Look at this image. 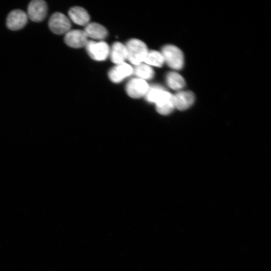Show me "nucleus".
I'll use <instances>...</instances> for the list:
<instances>
[{
	"instance_id": "18",
	"label": "nucleus",
	"mask_w": 271,
	"mask_h": 271,
	"mask_svg": "<svg viewBox=\"0 0 271 271\" xmlns=\"http://www.w3.org/2000/svg\"><path fill=\"white\" fill-rule=\"evenodd\" d=\"M165 91L166 90L160 85H153L149 87L145 96L148 102L156 103Z\"/></svg>"
},
{
	"instance_id": "11",
	"label": "nucleus",
	"mask_w": 271,
	"mask_h": 271,
	"mask_svg": "<svg viewBox=\"0 0 271 271\" xmlns=\"http://www.w3.org/2000/svg\"><path fill=\"white\" fill-rule=\"evenodd\" d=\"M155 104L157 112L162 115H168L175 108L174 96L166 90Z\"/></svg>"
},
{
	"instance_id": "3",
	"label": "nucleus",
	"mask_w": 271,
	"mask_h": 271,
	"mask_svg": "<svg viewBox=\"0 0 271 271\" xmlns=\"http://www.w3.org/2000/svg\"><path fill=\"white\" fill-rule=\"evenodd\" d=\"M48 25L50 30L57 35L67 33L71 27L68 18L60 12L55 13L51 16Z\"/></svg>"
},
{
	"instance_id": "16",
	"label": "nucleus",
	"mask_w": 271,
	"mask_h": 271,
	"mask_svg": "<svg viewBox=\"0 0 271 271\" xmlns=\"http://www.w3.org/2000/svg\"><path fill=\"white\" fill-rule=\"evenodd\" d=\"M144 62L149 66L161 67L164 63V59L161 53L152 50L148 51Z\"/></svg>"
},
{
	"instance_id": "9",
	"label": "nucleus",
	"mask_w": 271,
	"mask_h": 271,
	"mask_svg": "<svg viewBox=\"0 0 271 271\" xmlns=\"http://www.w3.org/2000/svg\"><path fill=\"white\" fill-rule=\"evenodd\" d=\"M133 72L132 67L125 62L116 65L110 70L108 77L114 83H119Z\"/></svg>"
},
{
	"instance_id": "1",
	"label": "nucleus",
	"mask_w": 271,
	"mask_h": 271,
	"mask_svg": "<svg viewBox=\"0 0 271 271\" xmlns=\"http://www.w3.org/2000/svg\"><path fill=\"white\" fill-rule=\"evenodd\" d=\"M125 46L127 53V59L130 63L136 66L144 62L148 50L143 41L136 39H130Z\"/></svg>"
},
{
	"instance_id": "10",
	"label": "nucleus",
	"mask_w": 271,
	"mask_h": 271,
	"mask_svg": "<svg viewBox=\"0 0 271 271\" xmlns=\"http://www.w3.org/2000/svg\"><path fill=\"white\" fill-rule=\"evenodd\" d=\"M173 96L175 107L180 110L189 108L195 100L194 93L190 91H181Z\"/></svg>"
},
{
	"instance_id": "14",
	"label": "nucleus",
	"mask_w": 271,
	"mask_h": 271,
	"mask_svg": "<svg viewBox=\"0 0 271 271\" xmlns=\"http://www.w3.org/2000/svg\"><path fill=\"white\" fill-rule=\"evenodd\" d=\"M84 31L87 37L96 40L103 39L107 35L106 29L101 25L96 23L88 24Z\"/></svg>"
},
{
	"instance_id": "12",
	"label": "nucleus",
	"mask_w": 271,
	"mask_h": 271,
	"mask_svg": "<svg viewBox=\"0 0 271 271\" xmlns=\"http://www.w3.org/2000/svg\"><path fill=\"white\" fill-rule=\"evenodd\" d=\"M109 55L111 61L116 65L125 62L127 57L125 45L120 42L114 43L110 50Z\"/></svg>"
},
{
	"instance_id": "6",
	"label": "nucleus",
	"mask_w": 271,
	"mask_h": 271,
	"mask_svg": "<svg viewBox=\"0 0 271 271\" xmlns=\"http://www.w3.org/2000/svg\"><path fill=\"white\" fill-rule=\"evenodd\" d=\"M149 86L146 80L139 78L130 79L126 85V91L129 96L139 98L145 96Z\"/></svg>"
},
{
	"instance_id": "13",
	"label": "nucleus",
	"mask_w": 271,
	"mask_h": 271,
	"mask_svg": "<svg viewBox=\"0 0 271 271\" xmlns=\"http://www.w3.org/2000/svg\"><path fill=\"white\" fill-rule=\"evenodd\" d=\"M68 15L74 23L81 26L87 25L90 19L87 12L79 7L71 8L68 12Z\"/></svg>"
},
{
	"instance_id": "17",
	"label": "nucleus",
	"mask_w": 271,
	"mask_h": 271,
	"mask_svg": "<svg viewBox=\"0 0 271 271\" xmlns=\"http://www.w3.org/2000/svg\"><path fill=\"white\" fill-rule=\"evenodd\" d=\"M133 71L139 78L145 80L151 79L154 76L153 69L146 64L141 63L136 65Z\"/></svg>"
},
{
	"instance_id": "5",
	"label": "nucleus",
	"mask_w": 271,
	"mask_h": 271,
	"mask_svg": "<svg viewBox=\"0 0 271 271\" xmlns=\"http://www.w3.org/2000/svg\"><path fill=\"white\" fill-rule=\"evenodd\" d=\"M47 10V5L45 1L33 0L28 7V17L33 22H41L46 17Z\"/></svg>"
},
{
	"instance_id": "15",
	"label": "nucleus",
	"mask_w": 271,
	"mask_h": 271,
	"mask_svg": "<svg viewBox=\"0 0 271 271\" xmlns=\"http://www.w3.org/2000/svg\"><path fill=\"white\" fill-rule=\"evenodd\" d=\"M166 82L169 87L174 90H180L185 85L183 77L176 72H171L167 74Z\"/></svg>"
},
{
	"instance_id": "7",
	"label": "nucleus",
	"mask_w": 271,
	"mask_h": 271,
	"mask_svg": "<svg viewBox=\"0 0 271 271\" xmlns=\"http://www.w3.org/2000/svg\"><path fill=\"white\" fill-rule=\"evenodd\" d=\"M27 14L20 9L11 11L7 19V26L12 31H17L24 28L28 21Z\"/></svg>"
},
{
	"instance_id": "2",
	"label": "nucleus",
	"mask_w": 271,
	"mask_h": 271,
	"mask_svg": "<svg viewBox=\"0 0 271 271\" xmlns=\"http://www.w3.org/2000/svg\"><path fill=\"white\" fill-rule=\"evenodd\" d=\"M164 62L171 68L175 70L181 69L184 65V56L181 50L173 45H167L161 52Z\"/></svg>"
},
{
	"instance_id": "8",
	"label": "nucleus",
	"mask_w": 271,
	"mask_h": 271,
	"mask_svg": "<svg viewBox=\"0 0 271 271\" xmlns=\"http://www.w3.org/2000/svg\"><path fill=\"white\" fill-rule=\"evenodd\" d=\"M64 41L70 47L79 48L86 46L88 42L87 36L84 31L70 30L66 33Z\"/></svg>"
},
{
	"instance_id": "4",
	"label": "nucleus",
	"mask_w": 271,
	"mask_h": 271,
	"mask_svg": "<svg viewBox=\"0 0 271 271\" xmlns=\"http://www.w3.org/2000/svg\"><path fill=\"white\" fill-rule=\"evenodd\" d=\"M85 47L88 54L94 60L103 61L109 55V47L104 41H88Z\"/></svg>"
}]
</instances>
